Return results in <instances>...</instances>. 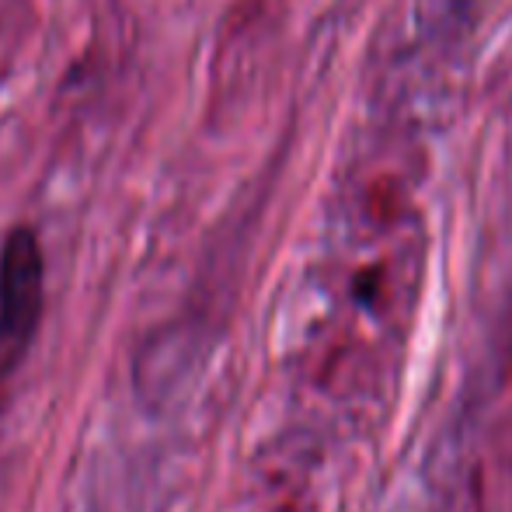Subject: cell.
<instances>
[{"mask_svg": "<svg viewBox=\"0 0 512 512\" xmlns=\"http://www.w3.org/2000/svg\"><path fill=\"white\" fill-rule=\"evenodd\" d=\"M42 317V255L32 230H14L0 255V391L11 384Z\"/></svg>", "mask_w": 512, "mask_h": 512, "instance_id": "obj_1", "label": "cell"}]
</instances>
